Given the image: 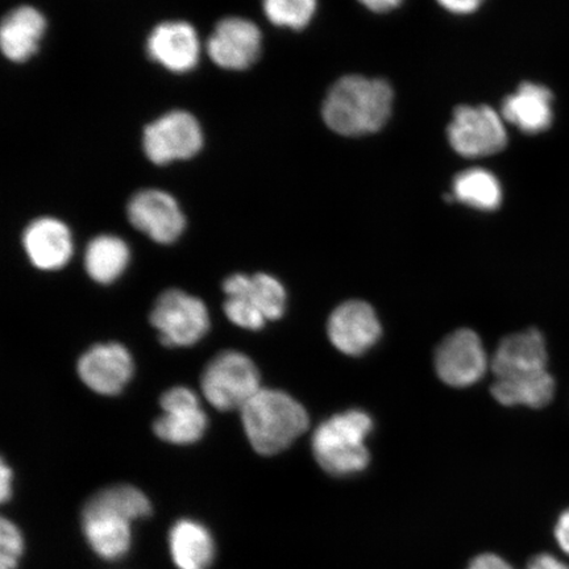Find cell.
I'll use <instances>...</instances> for the list:
<instances>
[{
    "mask_svg": "<svg viewBox=\"0 0 569 569\" xmlns=\"http://www.w3.org/2000/svg\"><path fill=\"white\" fill-rule=\"evenodd\" d=\"M149 497L130 483L98 490L84 502L81 529L89 549L106 561L127 557L133 546V525L151 517Z\"/></svg>",
    "mask_w": 569,
    "mask_h": 569,
    "instance_id": "cell-1",
    "label": "cell"
},
{
    "mask_svg": "<svg viewBox=\"0 0 569 569\" xmlns=\"http://www.w3.org/2000/svg\"><path fill=\"white\" fill-rule=\"evenodd\" d=\"M393 91L382 80L361 76L341 78L331 88L323 103L327 127L343 137L373 133L388 122Z\"/></svg>",
    "mask_w": 569,
    "mask_h": 569,
    "instance_id": "cell-2",
    "label": "cell"
},
{
    "mask_svg": "<svg viewBox=\"0 0 569 569\" xmlns=\"http://www.w3.org/2000/svg\"><path fill=\"white\" fill-rule=\"evenodd\" d=\"M246 436L262 457H274L303 436L309 416L302 405L283 391L261 388L240 410Z\"/></svg>",
    "mask_w": 569,
    "mask_h": 569,
    "instance_id": "cell-3",
    "label": "cell"
},
{
    "mask_svg": "<svg viewBox=\"0 0 569 569\" xmlns=\"http://www.w3.org/2000/svg\"><path fill=\"white\" fill-rule=\"evenodd\" d=\"M372 419L365 411L351 410L333 416L320 425L312 437V453L327 473L350 476L369 465L366 440Z\"/></svg>",
    "mask_w": 569,
    "mask_h": 569,
    "instance_id": "cell-4",
    "label": "cell"
},
{
    "mask_svg": "<svg viewBox=\"0 0 569 569\" xmlns=\"http://www.w3.org/2000/svg\"><path fill=\"white\" fill-rule=\"evenodd\" d=\"M201 389L217 410L240 411L261 389L259 369L243 352H220L204 367Z\"/></svg>",
    "mask_w": 569,
    "mask_h": 569,
    "instance_id": "cell-5",
    "label": "cell"
},
{
    "mask_svg": "<svg viewBox=\"0 0 569 569\" xmlns=\"http://www.w3.org/2000/svg\"><path fill=\"white\" fill-rule=\"evenodd\" d=\"M151 323L166 347H191L210 330V315L203 301L180 289L163 291L151 311Z\"/></svg>",
    "mask_w": 569,
    "mask_h": 569,
    "instance_id": "cell-6",
    "label": "cell"
},
{
    "mask_svg": "<svg viewBox=\"0 0 569 569\" xmlns=\"http://www.w3.org/2000/svg\"><path fill=\"white\" fill-rule=\"evenodd\" d=\"M447 133L453 151L468 159L496 154L508 144L502 119L489 106L458 107Z\"/></svg>",
    "mask_w": 569,
    "mask_h": 569,
    "instance_id": "cell-7",
    "label": "cell"
},
{
    "mask_svg": "<svg viewBox=\"0 0 569 569\" xmlns=\"http://www.w3.org/2000/svg\"><path fill=\"white\" fill-rule=\"evenodd\" d=\"M203 147L201 124L188 111H170L148 124L142 148L156 166L194 158Z\"/></svg>",
    "mask_w": 569,
    "mask_h": 569,
    "instance_id": "cell-8",
    "label": "cell"
},
{
    "mask_svg": "<svg viewBox=\"0 0 569 569\" xmlns=\"http://www.w3.org/2000/svg\"><path fill=\"white\" fill-rule=\"evenodd\" d=\"M162 416L156 419L153 432L163 442L176 446L194 445L208 430V416L193 389L176 387L160 398Z\"/></svg>",
    "mask_w": 569,
    "mask_h": 569,
    "instance_id": "cell-9",
    "label": "cell"
},
{
    "mask_svg": "<svg viewBox=\"0 0 569 569\" xmlns=\"http://www.w3.org/2000/svg\"><path fill=\"white\" fill-rule=\"evenodd\" d=\"M127 216L134 229L156 243L172 244L181 237L187 219L180 204L167 191H139L128 203Z\"/></svg>",
    "mask_w": 569,
    "mask_h": 569,
    "instance_id": "cell-10",
    "label": "cell"
},
{
    "mask_svg": "<svg viewBox=\"0 0 569 569\" xmlns=\"http://www.w3.org/2000/svg\"><path fill=\"white\" fill-rule=\"evenodd\" d=\"M436 368L439 379L447 386L466 388L478 382L488 368L478 333L461 329L448 336L436 352Z\"/></svg>",
    "mask_w": 569,
    "mask_h": 569,
    "instance_id": "cell-11",
    "label": "cell"
},
{
    "mask_svg": "<svg viewBox=\"0 0 569 569\" xmlns=\"http://www.w3.org/2000/svg\"><path fill=\"white\" fill-rule=\"evenodd\" d=\"M81 381L94 393L118 396L130 382L134 371L130 351L122 345H96L84 352L77 366Z\"/></svg>",
    "mask_w": 569,
    "mask_h": 569,
    "instance_id": "cell-12",
    "label": "cell"
},
{
    "mask_svg": "<svg viewBox=\"0 0 569 569\" xmlns=\"http://www.w3.org/2000/svg\"><path fill=\"white\" fill-rule=\"evenodd\" d=\"M262 38L259 27L243 18L220 20L208 41V53L218 67L246 70L258 61Z\"/></svg>",
    "mask_w": 569,
    "mask_h": 569,
    "instance_id": "cell-13",
    "label": "cell"
},
{
    "mask_svg": "<svg viewBox=\"0 0 569 569\" xmlns=\"http://www.w3.org/2000/svg\"><path fill=\"white\" fill-rule=\"evenodd\" d=\"M327 332L340 352L359 356L380 339L381 325L371 305L348 301L332 312Z\"/></svg>",
    "mask_w": 569,
    "mask_h": 569,
    "instance_id": "cell-14",
    "label": "cell"
},
{
    "mask_svg": "<svg viewBox=\"0 0 569 569\" xmlns=\"http://www.w3.org/2000/svg\"><path fill=\"white\" fill-rule=\"evenodd\" d=\"M149 57L173 73H188L201 54L194 27L187 21H167L154 28L147 42Z\"/></svg>",
    "mask_w": 569,
    "mask_h": 569,
    "instance_id": "cell-15",
    "label": "cell"
},
{
    "mask_svg": "<svg viewBox=\"0 0 569 569\" xmlns=\"http://www.w3.org/2000/svg\"><path fill=\"white\" fill-rule=\"evenodd\" d=\"M24 251L31 264L40 270H59L73 256V237L69 227L56 218H39L23 233Z\"/></svg>",
    "mask_w": 569,
    "mask_h": 569,
    "instance_id": "cell-16",
    "label": "cell"
},
{
    "mask_svg": "<svg viewBox=\"0 0 569 569\" xmlns=\"http://www.w3.org/2000/svg\"><path fill=\"white\" fill-rule=\"evenodd\" d=\"M168 549L177 569H210L217 559L216 538L196 518H180L170 526Z\"/></svg>",
    "mask_w": 569,
    "mask_h": 569,
    "instance_id": "cell-17",
    "label": "cell"
},
{
    "mask_svg": "<svg viewBox=\"0 0 569 569\" xmlns=\"http://www.w3.org/2000/svg\"><path fill=\"white\" fill-rule=\"evenodd\" d=\"M549 362L546 340L538 330L530 329L505 338L492 359L496 379L546 371Z\"/></svg>",
    "mask_w": 569,
    "mask_h": 569,
    "instance_id": "cell-18",
    "label": "cell"
},
{
    "mask_svg": "<svg viewBox=\"0 0 569 569\" xmlns=\"http://www.w3.org/2000/svg\"><path fill=\"white\" fill-rule=\"evenodd\" d=\"M552 92L542 84L525 82L505 98L502 118L525 133L537 134L552 124Z\"/></svg>",
    "mask_w": 569,
    "mask_h": 569,
    "instance_id": "cell-19",
    "label": "cell"
},
{
    "mask_svg": "<svg viewBox=\"0 0 569 569\" xmlns=\"http://www.w3.org/2000/svg\"><path fill=\"white\" fill-rule=\"evenodd\" d=\"M47 20L31 6H21L7 13L0 27V47L12 62H26L39 51Z\"/></svg>",
    "mask_w": 569,
    "mask_h": 569,
    "instance_id": "cell-20",
    "label": "cell"
},
{
    "mask_svg": "<svg viewBox=\"0 0 569 569\" xmlns=\"http://www.w3.org/2000/svg\"><path fill=\"white\" fill-rule=\"evenodd\" d=\"M223 291L227 297H238L251 305L267 322L280 319L287 306V291L282 283L266 273L231 274L223 282Z\"/></svg>",
    "mask_w": 569,
    "mask_h": 569,
    "instance_id": "cell-21",
    "label": "cell"
},
{
    "mask_svg": "<svg viewBox=\"0 0 569 569\" xmlns=\"http://www.w3.org/2000/svg\"><path fill=\"white\" fill-rule=\"evenodd\" d=\"M555 380L549 369L536 373L496 379L492 395L505 407L525 405L532 409L547 407L552 401Z\"/></svg>",
    "mask_w": 569,
    "mask_h": 569,
    "instance_id": "cell-22",
    "label": "cell"
},
{
    "mask_svg": "<svg viewBox=\"0 0 569 569\" xmlns=\"http://www.w3.org/2000/svg\"><path fill=\"white\" fill-rule=\"evenodd\" d=\"M130 247L113 234H99L84 251V269L92 281L102 284L116 282L130 264Z\"/></svg>",
    "mask_w": 569,
    "mask_h": 569,
    "instance_id": "cell-23",
    "label": "cell"
},
{
    "mask_svg": "<svg viewBox=\"0 0 569 569\" xmlns=\"http://www.w3.org/2000/svg\"><path fill=\"white\" fill-rule=\"evenodd\" d=\"M452 199L481 211H493L502 202V189L497 177L486 169L472 168L453 181Z\"/></svg>",
    "mask_w": 569,
    "mask_h": 569,
    "instance_id": "cell-24",
    "label": "cell"
},
{
    "mask_svg": "<svg viewBox=\"0 0 569 569\" xmlns=\"http://www.w3.org/2000/svg\"><path fill=\"white\" fill-rule=\"evenodd\" d=\"M262 6L270 23L291 30H303L317 11V0H264Z\"/></svg>",
    "mask_w": 569,
    "mask_h": 569,
    "instance_id": "cell-25",
    "label": "cell"
},
{
    "mask_svg": "<svg viewBox=\"0 0 569 569\" xmlns=\"http://www.w3.org/2000/svg\"><path fill=\"white\" fill-rule=\"evenodd\" d=\"M26 551L23 531L12 519L0 521V569H18Z\"/></svg>",
    "mask_w": 569,
    "mask_h": 569,
    "instance_id": "cell-26",
    "label": "cell"
},
{
    "mask_svg": "<svg viewBox=\"0 0 569 569\" xmlns=\"http://www.w3.org/2000/svg\"><path fill=\"white\" fill-rule=\"evenodd\" d=\"M224 312L227 318L240 329L258 331L267 323V319L259 311H256L251 305L238 297H227Z\"/></svg>",
    "mask_w": 569,
    "mask_h": 569,
    "instance_id": "cell-27",
    "label": "cell"
},
{
    "mask_svg": "<svg viewBox=\"0 0 569 569\" xmlns=\"http://www.w3.org/2000/svg\"><path fill=\"white\" fill-rule=\"evenodd\" d=\"M467 569H515L513 566L509 563L508 560H505L501 557H498L496 553H481L479 557L472 559L471 563L467 567Z\"/></svg>",
    "mask_w": 569,
    "mask_h": 569,
    "instance_id": "cell-28",
    "label": "cell"
},
{
    "mask_svg": "<svg viewBox=\"0 0 569 569\" xmlns=\"http://www.w3.org/2000/svg\"><path fill=\"white\" fill-rule=\"evenodd\" d=\"M13 495V472L4 460L0 465V501L7 503Z\"/></svg>",
    "mask_w": 569,
    "mask_h": 569,
    "instance_id": "cell-29",
    "label": "cell"
},
{
    "mask_svg": "<svg viewBox=\"0 0 569 569\" xmlns=\"http://www.w3.org/2000/svg\"><path fill=\"white\" fill-rule=\"evenodd\" d=\"M483 0H438V3L447 11L453 13H471L479 9Z\"/></svg>",
    "mask_w": 569,
    "mask_h": 569,
    "instance_id": "cell-30",
    "label": "cell"
},
{
    "mask_svg": "<svg viewBox=\"0 0 569 569\" xmlns=\"http://www.w3.org/2000/svg\"><path fill=\"white\" fill-rule=\"evenodd\" d=\"M555 538H557L560 549L569 555V509L559 517L558 523L555 526Z\"/></svg>",
    "mask_w": 569,
    "mask_h": 569,
    "instance_id": "cell-31",
    "label": "cell"
},
{
    "mask_svg": "<svg viewBox=\"0 0 569 569\" xmlns=\"http://www.w3.org/2000/svg\"><path fill=\"white\" fill-rule=\"evenodd\" d=\"M526 569H569V566L550 553H540L530 560Z\"/></svg>",
    "mask_w": 569,
    "mask_h": 569,
    "instance_id": "cell-32",
    "label": "cell"
},
{
    "mask_svg": "<svg viewBox=\"0 0 569 569\" xmlns=\"http://www.w3.org/2000/svg\"><path fill=\"white\" fill-rule=\"evenodd\" d=\"M359 2L373 12H388L397 9L403 0H359Z\"/></svg>",
    "mask_w": 569,
    "mask_h": 569,
    "instance_id": "cell-33",
    "label": "cell"
}]
</instances>
